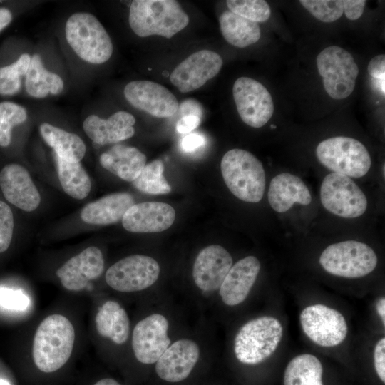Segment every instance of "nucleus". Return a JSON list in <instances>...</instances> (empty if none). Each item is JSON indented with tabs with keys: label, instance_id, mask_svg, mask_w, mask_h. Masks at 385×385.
Here are the masks:
<instances>
[{
	"label": "nucleus",
	"instance_id": "nucleus-26",
	"mask_svg": "<svg viewBox=\"0 0 385 385\" xmlns=\"http://www.w3.org/2000/svg\"><path fill=\"white\" fill-rule=\"evenodd\" d=\"M98 333L116 344L126 342L130 334V321L125 309L115 301L108 300L98 309L95 317Z\"/></svg>",
	"mask_w": 385,
	"mask_h": 385
},
{
	"label": "nucleus",
	"instance_id": "nucleus-38",
	"mask_svg": "<svg viewBox=\"0 0 385 385\" xmlns=\"http://www.w3.org/2000/svg\"><path fill=\"white\" fill-rule=\"evenodd\" d=\"M29 304V297L21 291L0 288V306L20 311L26 309Z\"/></svg>",
	"mask_w": 385,
	"mask_h": 385
},
{
	"label": "nucleus",
	"instance_id": "nucleus-12",
	"mask_svg": "<svg viewBox=\"0 0 385 385\" xmlns=\"http://www.w3.org/2000/svg\"><path fill=\"white\" fill-rule=\"evenodd\" d=\"M232 93L237 112L245 124L258 128L270 120L274 103L270 92L261 83L240 77L234 83Z\"/></svg>",
	"mask_w": 385,
	"mask_h": 385
},
{
	"label": "nucleus",
	"instance_id": "nucleus-9",
	"mask_svg": "<svg viewBox=\"0 0 385 385\" xmlns=\"http://www.w3.org/2000/svg\"><path fill=\"white\" fill-rule=\"evenodd\" d=\"M320 200L327 210L344 218L358 217L367 207L366 197L354 180L336 173L324 177L320 188Z\"/></svg>",
	"mask_w": 385,
	"mask_h": 385
},
{
	"label": "nucleus",
	"instance_id": "nucleus-4",
	"mask_svg": "<svg viewBox=\"0 0 385 385\" xmlns=\"http://www.w3.org/2000/svg\"><path fill=\"white\" fill-rule=\"evenodd\" d=\"M283 336V327L274 317L262 316L242 325L234 340V351L241 363L260 364L271 356Z\"/></svg>",
	"mask_w": 385,
	"mask_h": 385
},
{
	"label": "nucleus",
	"instance_id": "nucleus-16",
	"mask_svg": "<svg viewBox=\"0 0 385 385\" xmlns=\"http://www.w3.org/2000/svg\"><path fill=\"white\" fill-rule=\"evenodd\" d=\"M104 259L99 248L91 246L66 262L56 271L62 286L69 291L83 290L90 281L101 276Z\"/></svg>",
	"mask_w": 385,
	"mask_h": 385
},
{
	"label": "nucleus",
	"instance_id": "nucleus-14",
	"mask_svg": "<svg viewBox=\"0 0 385 385\" xmlns=\"http://www.w3.org/2000/svg\"><path fill=\"white\" fill-rule=\"evenodd\" d=\"M221 56L210 50L197 51L182 61L170 75V81L182 93L202 87L221 70Z\"/></svg>",
	"mask_w": 385,
	"mask_h": 385
},
{
	"label": "nucleus",
	"instance_id": "nucleus-32",
	"mask_svg": "<svg viewBox=\"0 0 385 385\" xmlns=\"http://www.w3.org/2000/svg\"><path fill=\"white\" fill-rule=\"evenodd\" d=\"M164 165L160 160H155L145 165L133 184L138 190L153 195L167 194L171 187L163 175Z\"/></svg>",
	"mask_w": 385,
	"mask_h": 385
},
{
	"label": "nucleus",
	"instance_id": "nucleus-2",
	"mask_svg": "<svg viewBox=\"0 0 385 385\" xmlns=\"http://www.w3.org/2000/svg\"><path fill=\"white\" fill-rule=\"evenodd\" d=\"M128 21L138 36L170 38L188 26L189 17L175 0H135L130 6Z\"/></svg>",
	"mask_w": 385,
	"mask_h": 385
},
{
	"label": "nucleus",
	"instance_id": "nucleus-43",
	"mask_svg": "<svg viewBox=\"0 0 385 385\" xmlns=\"http://www.w3.org/2000/svg\"><path fill=\"white\" fill-rule=\"evenodd\" d=\"M200 123V117L193 115H185L178 120L175 128L178 133L186 134L195 130Z\"/></svg>",
	"mask_w": 385,
	"mask_h": 385
},
{
	"label": "nucleus",
	"instance_id": "nucleus-19",
	"mask_svg": "<svg viewBox=\"0 0 385 385\" xmlns=\"http://www.w3.org/2000/svg\"><path fill=\"white\" fill-rule=\"evenodd\" d=\"M175 212L172 206L161 202L134 204L122 218L123 227L131 232H160L174 222Z\"/></svg>",
	"mask_w": 385,
	"mask_h": 385
},
{
	"label": "nucleus",
	"instance_id": "nucleus-6",
	"mask_svg": "<svg viewBox=\"0 0 385 385\" xmlns=\"http://www.w3.org/2000/svg\"><path fill=\"white\" fill-rule=\"evenodd\" d=\"M316 155L324 166L349 178L364 176L371 164L366 147L349 137L337 136L322 141L317 147Z\"/></svg>",
	"mask_w": 385,
	"mask_h": 385
},
{
	"label": "nucleus",
	"instance_id": "nucleus-46",
	"mask_svg": "<svg viewBox=\"0 0 385 385\" xmlns=\"http://www.w3.org/2000/svg\"><path fill=\"white\" fill-rule=\"evenodd\" d=\"M376 311L381 321L385 324V298L381 297L376 302Z\"/></svg>",
	"mask_w": 385,
	"mask_h": 385
},
{
	"label": "nucleus",
	"instance_id": "nucleus-47",
	"mask_svg": "<svg viewBox=\"0 0 385 385\" xmlns=\"http://www.w3.org/2000/svg\"><path fill=\"white\" fill-rule=\"evenodd\" d=\"M94 385H121L117 381L110 378L99 380Z\"/></svg>",
	"mask_w": 385,
	"mask_h": 385
},
{
	"label": "nucleus",
	"instance_id": "nucleus-45",
	"mask_svg": "<svg viewBox=\"0 0 385 385\" xmlns=\"http://www.w3.org/2000/svg\"><path fill=\"white\" fill-rule=\"evenodd\" d=\"M12 20V14L9 9L0 8V31L6 27Z\"/></svg>",
	"mask_w": 385,
	"mask_h": 385
},
{
	"label": "nucleus",
	"instance_id": "nucleus-7",
	"mask_svg": "<svg viewBox=\"0 0 385 385\" xmlns=\"http://www.w3.org/2000/svg\"><path fill=\"white\" fill-rule=\"evenodd\" d=\"M319 261L331 274L358 278L371 273L376 268L378 259L368 245L346 240L329 245L322 252Z\"/></svg>",
	"mask_w": 385,
	"mask_h": 385
},
{
	"label": "nucleus",
	"instance_id": "nucleus-11",
	"mask_svg": "<svg viewBox=\"0 0 385 385\" xmlns=\"http://www.w3.org/2000/svg\"><path fill=\"white\" fill-rule=\"evenodd\" d=\"M304 333L314 343L324 347L335 346L344 342L348 326L337 310L317 304L305 307L299 315Z\"/></svg>",
	"mask_w": 385,
	"mask_h": 385
},
{
	"label": "nucleus",
	"instance_id": "nucleus-40",
	"mask_svg": "<svg viewBox=\"0 0 385 385\" xmlns=\"http://www.w3.org/2000/svg\"><path fill=\"white\" fill-rule=\"evenodd\" d=\"M343 12L349 20L359 19L364 10L366 1L364 0H343Z\"/></svg>",
	"mask_w": 385,
	"mask_h": 385
},
{
	"label": "nucleus",
	"instance_id": "nucleus-8",
	"mask_svg": "<svg viewBox=\"0 0 385 385\" xmlns=\"http://www.w3.org/2000/svg\"><path fill=\"white\" fill-rule=\"evenodd\" d=\"M317 66L331 98L340 100L350 96L359 74L358 66L350 53L337 46L327 47L318 54Z\"/></svg>",
	"mask_w": 385,
	"mask_h": 385
},
{
	"label": "nucleus",
	"instance_id": "nucleus-31",
	"mask_svg": "<svg viewBox=\"0 0 385 385\" xmlns=\"http://www.w3.org/2000/svg\"><path fill=\"white\" fill-rule=\"evenodd\" d=\"M58 178L63 190L69 196L81 200L89 193L91 180L79 162H69L55 155Z\"/></svg>",
	"mask_w": 385,
	"mask_h": 385
},
{
	"label": "nucleus",
	"instance_id": "nucleus-29",
	"mask_svg": "<svg viewBox=\"0 0 385 385\" xmlns=\"http://www.w3.org/2000/svg\"><path fill=\"white\" fill-rule=\"evenodd\" d=\"M25 87L32 97L42 98L49 93L57 95L63 88V81L56 73L46 70L39 54H34L26 73Z\"/></svg>",
	"mask_w": 385,
	"mask_h": 385
},
{
	"label": "nucleus",
	"instance_id": "nucleus-22",
	"mask_svg": "<svg viewBox=\"0 0 385 385\" xmlns=\"http://www.w3.org/2000/svg\"><path fill=\"white\" fill-rule=\"evenodd\" d=\"M134 116L128 112H115L108 119L96 115L88 116L83 123L86 135L96 144L115 143L131 138L135 133Z\"/></svg>",
	"mask_w": 385,
	"mask_h": 385
},
{
	"label": "nucleus",
	"instance_id": "nucleus-37",
	"mask_svg": "<svg viewBox=\"0 0 385 385\" xmlns=\"http://www.w3.org/2000/svg\"><path fill=\"white\" fill-rule=\"evenodd\" d=\"M14 230L13 213L9 206L0 201V253L9 247Z\"/></svg>",
	"mask_w": 385,
	"mask_h": 385
},
{
	"label": "nucleus",
	"instance_id": "nucleus-48",
	"mask_svg": "<svg viewBox=\"0 0 385 385\" xmlns=\"http://www.w3.org/2000/svg\"><path fill=\"white\" fill-rule=\"evenodd\" d=\"M0 385H11V384L8 381L0 379Z\"/></svg>",
	"mask_w": 385,
	"mask_h": 385
},
{
	"label": "nucleus",
	"instance_id": "nucleus-13",
	"mask_svg": "<svg viewBox=\"0 0 385 385\" xmlns=\"http://www.w3.org/2000/svg\"><path fill=\"white\" fill-rule=\"evenodd\" d=\"M168 322L162 314H153L140 320L134 327L132 348L140 363H155L169 346Z\"/></svg>",
	"mask_w": 385,
	"mask_h": 385
},
{
	"label": "nucleus",
	"instance_id": "nucleus-49",
	"mask_svg": "<svg viewBox=\"0 0 385 385\" xmlns=\"http://www.w3.org/2000/svg\"><path fill=\"white\" fill-rule=\"evenodd\" d=\"M383 175H384V165H383Z\"/></svg>",
	"mask_w": 385,
	"mask_h": 385
},
{
	"label": "nucleus",
	"instance_id": "nucleus-28",
	"mask_svg": "<svg viewBox=\"0 0 385 385\" xmlns=\"http://www.w3.org/2000/svg\"><path fill=\"white\" fill-rule=\"evenodd\" d=\"M220 29L224 38L231 45L245 48L256 43L261 36L257 23L225 11L219 18Z\"/></svg>",
	"mask_w": 385,
	"mask_h": 385
},
{
	"label": "nucleus",
	"instance_id": "nucleus-18",
	"mask_svg": "<svg viewBox=\"0 0 385 385\" xmlns=\"http://www.w3.org/2000/svg\"><path fill=\"white\" fill-rule=\"evenodd\" d=\"M199 357V346L194 341L179 339L168 346L158 359L155 371L166 381H181L189 376Z\"/></svg>",
	"mask_w": 385,
	"mask_h": 385
},
{
	"label": "nucleus",
	"instance_id": "nucleus-20",
	"mask_svg": "<svg viewBox=\"0 0 385 385\" xmlns=\"http://www.w3.org/2000/svg\"><path fill=\"white\" fill-rule=\"evenodd\" d=\"M0 188L5 198L17 207L31 212L41 202L40 194L26 168L9 164L0 172Z\"/></svg>",
	"mask_w": 385,
	"mask_h": 385
},
{
	"label": "nucleus",
	"instance_id": "nucleus-1",
	"mask_svg": "<svg viewBox=\"0 0 385 385\" xmlns=\"http://www.w3.org/2000/svg\"><path fill=\"white\" fill-rule=\"evenodd\" d=\"M73 324L65 316L53 314L43 319L37 327L32 344V357L42 372L52 373L68 361L75 344Z\"/></svg>",
	"mask_w": 385,
	"mask_h": 385
},
{
	"label": "nucleus",
	"instance_id": "nucleus-42",
	"mask_svg": "<svg viewBox=\"0 0 385 385\" xmlns=\"http://www.w3.org/2000/svg\"><path fill=\"white\" fill-rule=\"evenodd\" d=\"M369 74L375 79H385V56L380 54L374 56L368 65Z\"/></svg>",
	"mask_w": 385,
	"mask_h": 385
},
{
	"label": "nucleus",
	"instance_id": "nucleus-15",
	"mask_svg": "<svg viewBox=\"0 0 385 385\" xmlns=\"http://www.w3.org/2000/svg\"><path fill=\"white\" fill-rule=\"evenodd\" d=\"M126 100L135 108L156 118H170L178 110V101L165 87L150 81H135L124 88Z\"/></svg>",
	"mask_w": 385,
	"mask_h": 385
},
{
	"label": "nucleus",
	"instance_id": "nucleus-5",
	"mask_svg": "<svg viewBox=\"0 0 385 385\" xmlns=\"http://www.w3.org/2000/svg\"><path fill=\"white\" fill-rule=\"evenodd\" d=\"M65 34L73 51L86 62L103 63L113 53V43L108 34L91 14H72L66 23Z\"/></svg>",
	"mask_w": 385,
	"mask_h": 385
},
{
	"label": "nucleus",
	"instance_id": "nucleus-36",
	"mask_svg": "<svg viewBox=\"0 0 385 385\" xmlns=\"http://www.w3.org/2000/svg\"><path fill=\"white\" fill-rule=\"evenodd\" d=\"M301 4L318 20L330 23L339 19L343 14L340 0H301Z\"/></svg>",
	"mask_w": 385,
	"mask_h": 385
},
{
	"label": "nucleus",
	"instance_id": "nucleus-24",
	"mask_svg": "<svg viewBox=\"0 0 385 385\" xmlns=\"http://www.w3.org/2000/svg\"><path fill=\"white\" fill-rule=\"evenodd\" d=\"M99 162L120 178L133 182L146 165V156L135 147L115 145L101 155Z\"/></svg>",
	"mask_w": 385,
	"mask_h": 385
},
{
	"label": "nucleus",
	"instance_id": "nucleus-30",
	"mask_svg": "<svg viewBox=\"0 0 385 385\" xmlns=\"http://www.w3.org/2000/svg\"><path fill=\"white\" fill-rule=\"evenodd\" d=\"M322 365L317 357L310 354H299L287 364L284 374V385H323Z\"/></svg>",
	"mask_w": 385,
	"mask_h": 385
},
{
	"label": "nucleus",
	"instance_id": "nucleus-33",
	"mask_svg": "<svg viewBox=\"0 0 385 385\" xmlns=\"http://www.w3.org/2000/svg\"><path fill=\"white\" fill-rule=\"evenodd\" d=\"M31 57L22 54L14 63L0 68V95L12 96L21 88V77L26 75Z\"/></svg>",
	"mask_w": 385,
	"mask_h": 385
},
{
	"label": "nucleus",
	"instance_id": "nucleus-34",
	"mask_svg": "<svg viewBox=\"0 0 385 385\" xmlns=\"http://www.w3.org/2000/svg\"><path fill=\"white\" fill-rule=\"evenodd\" d=\"M27 118L26 110L10 101L0 103V145L8 146L11 143V130L23 123Z\"/></svg>",
	"mask_w": 385,
	"mask_h": 385
},
{
	"label": "nucleus",
	"instance_id": "nucleus-10",
	"mask_svg": "<svg viewBox=\"0 0 385 385\" xmlns=\"http://www.w3.org/2000/svg\"><path fill=\"white\" fill-rule=\"evenodd\" d=\"M160 266L151 257L133 255L114 263L106 273V282L121 292L141 291L152 286L158 279Z\"/></svg>",
	"mask_w": 385,
	"mask_h": 385
},
{
	"label": "nucleus",
	"instance_id": "nucleus-25",
	"mask_svg": "<svg viewBox=\"0 0 385 385\" xmlns=\"http://www.w3.org/2000/svg\"><path fill=\"white\" fill-rule=\"evenodd\" d=\"M133 205L134 199L129 193H113L87 204L81 210V217L88 224H113L121 220Z\"/></svg>",
	"mask_w": 385,
	"mask_h": 385
},
{
	"label": "nucleus",
	"instance_id": "nucleus-17",
	"mask_svg": "<svg viewBox=\"0 0 385 385\" xmlns=\"http://www.w3.org/2000/svg\"><path fill=\"white\" fill-rule=\"evenodd\" d=\"M232 266V258L227 250L218 245L207 246L195 260L194 282L202 291H215L220 287Z\"/></svg>",
	"mask_w": 385,
	"mask_h": 385
},
{
	"label": "nucleus",
	"instance_id": "nucleus-21",
	"mask_svg": "<svg viewBox=\"0 0 385 385\" xmlns=\"http://www.w3.org/2000/svg\"><path fill=\"white\" fill-rule=\"evenodd\" d=\"M260 267L259 260L252 255L232 265L219 288L222 302L228 306L244 302L257 279Z\"/></svg>",
	"mask_w": 385,
	"mask_h": 385
},
{
	"label": "nucleus",
	"instance_id": "nucleus-41",
	"mask_svg": "<svg viewBox=\"0 0 385 385\" xmlns=\"http://www.w3.org/2000/svg\"><path fill=\"white\" fill-rule=\"evenodd\" d=\"M205 143V136L193 133L185 135L181 140L180 148L185 153H192L202 148Z\"/></svg>",
	"mask_w": 385,
	"mask_h": 385
},
{
	"label": "nucleus",
	"instance_id": "nucleus-35",
	"mask_svg": "<svg viewBox=\"0 0 385 385\" xmlns=\"http://www.w3.org/2000/svg\"><path fill=\"white\" fill-rule=\"evenodd\" d=\"M226 4L232 13L256 23L270 17V7L264 0H228Z\"/></svg>",
	"mask_w": 385,
	"mask_h": 385
},
{
	"label": "nucleus",
	"instance_id": "nucleus-39",
	"mask_svg": "<svg viewBox=\"0 0 385 385\" xmlns=\"http://www.w3.org/2000/svg\"><path fill=\"white\" fill-rule=\"evenodd\" d=\"M374 364L376 372L381 379L385 382V338H381L376 344L374 351Z\"/></svg>",
	"mask_w": 385,
	"mask_h": 385
},
{
	"label": "nucleus",
	"instance_id": "nucleus-44",
	"mask_svg": "<svg viewBox=\"0 0 385 385\" xmlns=\"http://www.w3.org/2000/svg\"><path fill=\"white\" fill-rule=\"evenodd\" d=\"M178 110L182 116L193 115L201 118L202 115V109L201 106L197 101L194 99H188L184 101L178 106Z\"/></svg>",
	"mask_w": 385,
	"mask_h": 385
},
{
	"label": "nucleus",
	"instance_id": "nucleus-27",
	"mask_svg": "<svg viewBox=\"0 0 385 385\" xmlns=\"http://www.w3.org/2000/svg\"><path fill=\"white\" fill-rule=\"evenodd\" d=\"M42 138L55 151L58 157L69 161L79 162L86 153V145L75 133H69L47 123L40 125Z\"/></svg>",
	"mask_w": 385,
	"mask_h": 385
},
{
	"label": "nucleus",
	"instance_id": "nucleus-3",
	"mask_svg": "<svg viewBox=\"0 0 385 385\" xmlns=\"http://www.w3.org/2000/svg\"><path fill=\"white\" fill-rule=\"evenodd\" d=\"M223 180L230 192L247 202H258L264 195L266 179L262 163L251 153L232 149L220 163Z\"/></svg>",
	"mask_w": 385,
	"mask_h": 385
},
{
	"label": "nucleus",
	"instance_id": "nucleus-23",
	"mask_svg": "<svg viewBox=\"0 0 385 385\" xmlns=\"http://www.w3.org/2000/svg\"><path fill=\"white\" fill-rule=\"evenodd\" d=\"M267 197L272 208L279 213L287 212L294 203L308 205L312 201L310 192L302 179L287 173L272 179Z\"/></svg>",
	"mask_w": 385,
	"mask_h": 385
}]
</instances>
